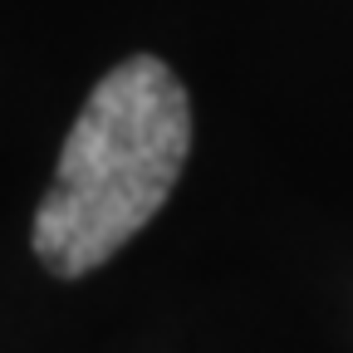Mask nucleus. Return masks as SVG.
Returning a JSON list of instances; mask_svg holds the SVG:
<instances>
[{"label":"nucleus","mask_w":353,"mask_h":353,"mask_svg":"<svg viewBox=\"0 0 353 353\" xmlns=\"http://www.w3.org/2000/svg\"><path fill=\"white\" fill-rule=\"evenodd\" d=\"M187 148L192 108L182 79L152 54L108 69L74 118L34 211V255L64 280L99 270L162 211Z\"/></svg>","instance_id":"f257e3e1"}]
</instances>
